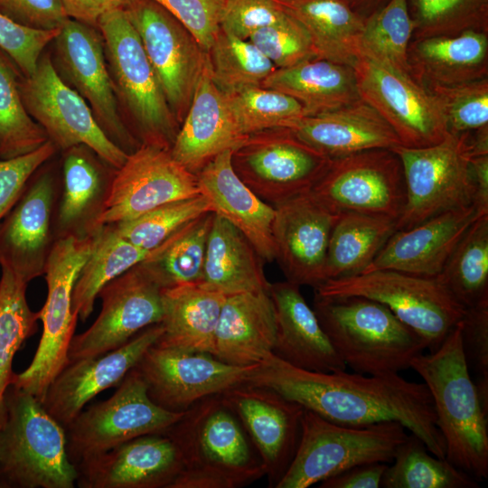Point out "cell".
Instances as JSON below:
<instances>
[{
	"label": "cell",
	"instance_id": "cell-17",
	"mask_svg": "<svg viewBox=\"0 0 488 488\" xmlns=\"http://www.w3.org/2000/svg\"><path fill=\"white\" fill-rule=\"evenodd\" d=\"M352 68L361 99L391 127L402 146L426 147L446 137L435 99L409 73L361 55Z\"/></svg>",
	"mask_w": 488,
	"mask_h": 488
},
{
	"label": "cell",
	"instance_id": "cell-53",
	"mask_svg": "<svg viewBox=\"0 0 488 488\" xmlns=\"http://www.w3.org/2000/svg\"><path fill=\"white\" fill-rule=\"evenodd\" d=\"M58 151L48 140L33 152L0 159V225L21 196L32 175Z\"/></svg>",
	"mask_w": 488,
	"mask_h": 488
},
{
	"label": "cell",
	"instance_id": "cell-39",
	"mask_svg": "<svg viewBox=\"0 0 488 488\" xmlns=\"http://www.w3.org/2000/svg\"><path fill=\"white\" fill-rule=\"evenodd\" d=\"M150 252L119 236L110 224L101 226L72 290L71 307L79 319L85 322L89 317L106 284L142 262Z\"/></svg>",
	"mask_w": 488,
	"mask_h": 488
},
{
	"label": "cell",
	"instance_id": "cell-9",
	"mask_svg": "<svg viewBox=\"0 0 488 488\" xmlns=\"http://www.w3.org/2000/svg\"><path fill=\"white\" fill-rule=\"evenodd\" d=\"M98 231L85 238L55 239L47 258L43 274L47 297L38 311L42 334L30 365L21 373H14L11 383L41 402L52 380L69 363L68 350L79 319L71 307L72 290L93 250Z\"/></svg>",
	"mask_w": 488,
	"mask_h": 488
},
{
	"label": "cell",
	"instance_id": "cell-29",
	"mask_svg": "<svg viewBox=\"0 0 488 488\" xmlns=\"http://www.w3.org/2000/svg\"><path fill=\"white\" fill-rule=\"evenodd\" d=\"M233 150L211 160L196 175L200 192L212 211L241 231L264 261L276 258L272 226L275 207L257 196L239 177L232 165Z\"/></svg>",
	"mask_w": 488,
	"mask_h": 488
},
{
	"label": "cell",
	"instance_id": "cell-36",
	"mask_svg": "<svg viewBox=\"0 0 488 488\" xmlns=\"http://www.w3.org/2000/svg\"><path fill=\"white\" fill-rule=\"evenodd\" d=\"M262 87L291 96L308 115L336 109L361 99L352 66L317 58L276 69Z\"/></svg>",
	"mask_w": 488,
	"mask_h": 488
},
{
	"label": "cell",
	"instance_id": "cell-33",
	"mask_svg": "<svg viewBox=\"0 0 488 488\" xmlns=\"http://www.w3.org/2000/svg\"><path fill=\"white\" fill-rule=\"evenodd\" d=\"M411 77L421 86L454 85L488 77V33L412 39L408 50Z\"/></svg>",
	"mask_w": 488,
	"mask_h": 488
},
{
	"label": "cell",
	"instance_id": "cell-23",
	"mask_svg": "<svg viewBox=\"0 0 488 488\" xmlns=\"http://www.w3.org/2000/svg\"><path fill=\"white\" fill-rule=\"evenodd\" d=\"M274 207L275 260L287 281L317 287L324 282L329 239L339 214L326 208L311 191Z\"/></svg>",
	"mask_w": 488,
	"mask_h": 488
},
{
	"label": "cell",
	"instance_id": "cell-21",
	"mask_svg": "<svg viewBox=\"0 0 488 488\" xmlns=\"http://www.w3.org/2000/svg\"><path fill=\"white\" fill-rule=\"evenodd\" d=\"M221 396L257 449L268 487L276 488L297 450L305 408L270 388L248 382Z\"/></svg>",
	"mask_w": 488,
	"mask_h": 488
},
{
	"label": "cell",
	"instance_id": "cell-19",
	"mask_svg": "<svg viewBox=\"0 0 488 488\" xmlns=\"http://www.w3.org/2000/svg\"><path fill=\"white\" fill-rule=\"evenodd\" d=\"M226 364L210 353L150 346L135 369L149 399L158 407L183 413L197 401L241 384L255 367Z\"/></svg>",
	"mask_w": 488,
	"mask_h": 488
},
{
	"label": "cell",
	"instance_id": "cell-15",
	"mask_svg": "<svg viewBox=\"0 0 488 488\" xmlns=\"http://www.w3.org/2000/svg\"><path fill=\"white\" fill-rule=\"evenodd\" d=\"M275 131L249 136L232 154V165L239 177L257 196L273 206L310 192L332 162L289 128Z\"/></svg>",
	"mask_w": 488,
	"mask_h": 488
},
{
	"label": "cell",
	"instance_id": "cell-37",
	"mask_svg": "<svg viewBox=\"0 0 488 488\" xmlns=\"http://www.w3.org/2000/svg\"><path fill=\"white\" fill-rule=\"evenodd\" d=\"M308 32L315 58L352 66L364 20L345 0H277Z\"/></svg>",
	"mask_w": 488,
	"mask_h": 488
},
{
	"label": "cell",
	"instance_id": "cell-59",
	"mask_svg": "<svg viewBox=\"0 0 488 488\" xmlns=\"http://www.w3.org/2000/svg\"><path fill=\"white\" fill-rule=\"evenodd\" d=\"M70 18L97 28L98 20L108 11L121 8L127 0H61Z\"/></svg>",
	"mask_w": 488,
	"mask_h": 488
},
{
	"label": "cell",
	"instance_id": "cell-56",
	"mask_svg": "<svg viewBox=\"0 0 488 488\" xmlns=\"http://www.w3.org/2000/svg\"><path fill=\"white\" fill-rule=\"evenodd\" d=\"M461 340L466 362L478 378H488V300L465 308Z\"/></svg>",
	"mask_w": 488,
	"mask_h": 488
},
{
	"label": "cell",
	"instance_id": "cell-43",
	"mask_svg": "<svg viewBox=\"0 0 488 488\" xmlns=\"http://www.w3.org/2000/svg\"><path fill=\"white\" fill-rule=\"evenodd\" d=\"M436 277L465 308L488 300V214L473 222Z\"/></svg>",
	"mask_w": 488,
	"mask_h": 488
},
{
	"label": "cell",
	"instance_id": "cell-45",
	"mask_svg": "<svg viewBox=\"0 0 488 488\" xmlns=\"http://www.w3.org/2000/svg\"><path fill=\"white\" fill-rule=\"evenodd\" d=\"M207 53L212 80L224 94L262 86L277 69L250 41L221 29Z\"/></svg>",
	"mask_w": 488,
	"mask_h": 488
},
{
	"label": "cell",
	"instance_id": "cell-34",
	"mask_svg": "<svg viewBox=\"0 0 488 488\" xmlns=\"http://www.w3.org/2000/svg\"><path fill=\"white\" fill-rule=\"evenodd\" d=\"M263 261L241 231L214 213L200 286L225 296L268 291L271 283L265 276Z\"/></svg>",
	"mask_w": 488,
	"mask_h": 488
},
{
	"label": "cell",
	"instance_id": "cell-58",
	"mask_svg": "<svg viewBox=\"0 0 488 488\" xmlns=\"http://www.w3.org/2000/svg\"><path fill=\"white\" fill-rule=\"evenodd\" d=\"M388 465L371 463L355 465L320 483V488H380Z\"/></svg>",
	"mask_w": 488,
	"mask_h": 488
},
{
	"label": "cell",
	"instance_id": "cell-8",
	"mask_svg": "<svg viewBox=\"0 0 488 488\" xmlns=\"http://www.w3.org/2000/svg\"><path fill=\"white\" fill-rule=\"evenodd\" d=\"M363 296L386 305L414 330L429 352L436 350L462 320L465 307L437 277L380 269L325 281L314 296Z\"/></svg>",
	"mask_w": 488,
	"mask_h": 488
},
{
	"label": "cell",
	"instance_id": "cell-32",
	"mask_svg": "<svg viewBox=\"0 0 488 488\" xmlns=\"http://www.w3.org/2000/svg\"><path fill=\"white\" fill-rule=\"evenodd\" d=\"M277 331L276 312L269 290L226 296L211 355L232 366L258 365L272 353Z\"/></svg>",
	"mask_w": 488,
	"mask_h": 488
},
{
	"label": "cell",
	"instance_id": "cell-12",
	"mask_svg": "<svg viewBox=\"0 0 488 488\" xmlns=\"http://www.w3.org/2000/svg\"><path fill=\"white\" fill-rule=\"evenodd\" d=\"M311 192L334 213L357 212L396 221L407 200L402 163L390 148L332 160Z\"/></svg>",
	"mask_w": 488,
	"mask_h": 488
},
{
	"label": "cell",
	"instance_id": "cell-60",
	"mask_svg": "<svg viewBox=\"0 0 488 488\" xmlns=\"http://www.w3.org/2000/svg\"><path fill=\"white\" fill-rule=\"evenodd\" d=\"M471 167L474 184L473 205L480 215L488 214V155L473 156Z\"/></svg>",
	"mask_w": 488,
	"mask_h": 488
},
{
	"label": "cell",
	"instance_id": "cell-11",
	"mask_svg": "<svg viewBox=\"0 0 488 488\" xmlns=\"http://www.w3.org/2000/svg\"><path fill=\"white\" fill-rule=\"evenodd\" d=\"M117 387L109 399L82 409L65 427L67 454L75 466L133 438L164 432L183 413L155 405L135 367Z\"/></svg>",
	"mask_w": 488,
	"mask_h": 488
},
{
	"label": "cell",
	"instance_id": "cell-6",
	"mask_svg": "<svg viewBox=\"0 0 488 488\" xmlns=\"http://www.w3.org/2000/svg\"><path fill=\"white\" fill-rule=\"evenodd\" d=\"M119 111L125 110L133 136L141 145L170 149L179 131L140 38L123 7L98 20ZM122 117V116H121Z\"/></svg>",
	"mask_w": 488,
	"mask_h": 488
},
{
	"label": "cell",
	"instance_id": "cell-44",
	"mask_svg": "<svg viewBox=\"0 0 488 488\" xmlns=\"http://www.w3.org/2000/svg\"><path fill=\"white\" fill-rule=\"evenodd\" d=\"M21 72L0 49V159L34 151L48 141L43 128L27 112L19 90Z\"/></svg>",
	"mask_w": 488,
	"mask_h": 488
},
{
	"label": "cell",
	"instance_id": "cell-3",
	"mask_svg": "<svg viewBox=\"0 0 488 488\" xmlns=\"http://www.w3.org/2000/svg\"><path fill=\"white\" fill-rule=\"evenodd\" d=\"M460 322L436 350L416 356L410 368L432 397L446 459L475 480H483L488 477V413L470 376Z\"/></svg>",
	"mask_w": 488,
	"mask_h": 488
},
{
	"label": "cell",
	"instance_id": "cell-2",
	"mask_svg": "<svg viewBox=\"0 0 488 488\" xmlns=\"http://www.w3.org/2000/svg\"><path fill=\"white\" fill-rule=\"evenodd\" d=\"M164 433L183 461L172 488H239L266 474L257 449L221 394L197 401Z\"/></svg>",
	"mask_w": 488,
	"mask_h": 488
},
{
	"label": "cell",
	"instance_id": "cell-46",
	"mask_svg": "<svg viewBox=\"0 0 488 488\" xmlns=\"http://www.w3.org/2000/svg\"><path fill=\"white\" fill-rule=\"evenodd\" d=\"M414 22L407 0H389L364 20L359 56H366L410 74L408 45Z\"/></svg>",
	"mask_w": 488,
	"mask_h": 488
},
{
	"label": "cell",
	"instance_id": "cell-49",
	"mask_svg": "<svg viewBox=\"0 0 488 488\" xmlns=\"http://www.w3.org/2000/svg\"><path fill=\"white\" fill-rule=\"evenodd\" d=\"M435 99L452 134L488 127V77L454 85L422 86Z\"/></svg>",
	"mask_w": 488,
	"mask_h": 488
},
{
	"label": "cell",
	"instance_id": "cell-35",
	"mask_svg": "<svg viewBox=\"0 0 488 488\" xmlns=\"http://www.w3.org/2000/svg\"><path fill=\"white\" fill-rule=\"evenodd\" d=\"M226 296L200 285L164 288L163 333L155 344L189 352L211 354Z\"/></svg>",
	"mask_w": 488,
	"mask_h": 488
},
{
	"label": "cell",
	"instance_id": "cell-13",
	"mask_svg": "<svg viewBox=\"0 0 488 488\" xmlns=\"http://www.w3.org/2000/svg\"><path fill=\"white\" fill-rule=\"evenodd\" d=\"M136 29L178 123L191 105L207 52L192 33L154 0H127L123 6Z\"/></svg>",
	"mask_w": 488,
	"mask_h": 488
},
{
	"label": "cell",
	"instance_id": "cell-24",
	"mask_svg": "<svg viewBox=\"0 0 488 488\" xmlns=\"http://www.w3.org/2000/svg\"><path fill=\"white\" fill-rule=\"evenodd\" d=\"M163 333L160 323L102 355L69 362L49 385L42 404L64 428L103 390L117 386Z\"/></svg>",
	"mask_w": 488,
	"mask_h": 488
},
{
	"label": "cell",
	"instance_id": "cell-20",
	"mask_svg": "<svg viewBox=\"0 0 488 488\" xmlns=\"http://www.w3.org/2000/svg\"><path fill=\"white\" fill-rule=\"evenodd\" d=\"M199 194L197 175L179 164L170 149L141 145L115 170L99 225L131 220Z\"/></svg>",
	"mask_w": 488,
	"mask_h": 488
},
{
	"label": "cell",
	"instance_id": "cell-55",
	"mask_svg": "<svg viewBox=\"0 0 488 488\" xmlns=\"http://www.w3.org/2000/svg\"><path fill=\"white\" fill-rule=\"evenodd\" d=\"M175 17L208 52L221 30L225 0H154Z\"/></svg>",
	"mask_w": 488,
	"mask_h": 488
},
{
	"label": "cell",
	"instance_id": "cell-14",
	"mask_svg": "<svg viewBox=\"0 0 488 488\" xmlns=\"http://www.w3.org/2000/svg\"><path fill=\"white\" fill-rule=\"evenodd\" d=\"M19 90L27 112L58 150L83 145L115 169L124 164L128 154L105 135L86 101L59 77L50 53L42 54L31 76H20Z\"/></svg>",
	"mask_w": 488,
	"mask_h": 488
},
{
	"label": "cell",
	"instance_id": "cell-18",
	"mask_svg": "<svg viewBox=\"0 0 488 488\" xmlns=\"http://www.w3.org/2000/svg\"><path fill=\"white\" fill-rule=\"evenodd\" d=\"M163 289L141 262L106 284L98 295L99 314L86 331L72 337L69 362L113 351L160 323Z\"/></svg>",
	"mask_w": 488,
	"mask_h": 488
},
{
	"label": "cell",
	"instance_id": "cell-16",
	"mask_svg": "<svg viewBox=\"0 0 488 488\" xmlns=\"http://www.w3.org/2000/svg\"><path fill=\"white\" fill-rule=\"evenodd\" d=\"M52 43L57 74L86 101L105 135L127 154L139 147L121 117L98 28L69 18Z\"/></svg>",
	"mask_w": 488,
	"mask_h": 488
},
{
	"label": "cell",
	"instance_id": "cell-1",
	"mask_svg": "<svg viewBox=\"0 0 488 488\" xmlns=\"http://www.w3.org/2000/svg\"><path fill=\"white\" fill-rule=\"evenodd\" d=\"M245 382L270 388L337 424L365 426L398 421L418 436L432 455L446 458L445 441L424 382L407 380L399 373L365 376L345 370L307 371L273 353L250 371Z\"/></svg>",
	"mask_w": 488,
	"mask_h": 488
},
{
	"label": "cell",
	"instance_id": "cell-4",
	"mask_svg": "<svg viewBox=\"0 0 488 488\" xmlns=\"http://www.w3.org/2000/svg\"><path fill=\"white\" fill-rule=\"evenodd\" d=\"M314 311L338 356L357 373H399L427 350L414 330L372 299L314 296Z\"/></svg>",
	"mask_w": 488,
	"mask_h": 488
},
{
	"label": "cell",
	"instance_id": "cell-10",
	"mask_svg": "<svg viewBox=\"0 0 488 488\" xmlns=\"http://www.w3.org/2000/svg\"><path fill=\"white\" fill-rule=\"evenodd\" d=\"M400 158L407 188L397 230L409 229L446 211L473 205L470 133H447L439 143L420 148H391Z\"/></svg>",
	"mask_w": 488,
	"mask_h": 488
},
{
	"label": "cell",
	"instance_id": "cell-27",
	"mask_svg": "<svg viewBox=\"0 0 488 488\" xmlns=\"http://www.w3.org/2000/svg\"><path fill=\"white\" fill-rule=\"evenodd\" d=\"M479 216L471 205L444 211L409 229L397 230L362 273L392 269L436 277Z\"/></svg>",
	"mask_w": 488,
	"mask_h": 488
},
{
	"label": "cell",
	"instance_id": "cell-5",
	"mask_svg": "<svg viewBox=\"0 0 488 488\" xmlns=\"http://www.w3.org/2000/svg\"><path fill=\"white\" fill-rule=\"evenodd\" d=\"M0 428V488H73L65 428L31 393L10 385Z\"/></svg>",
	"mask_w": 488,
	"mask_h": 488
},
{
	"label": "cell",
	"instance_id": "cell-54",
	"mask_svg": "<svg viewBox=\"0 0 488 488\" xmlns=\"http://www.w3.org/2000/svg\"><path fill=\"white\" fill-rule=\"evenodd\" d=\"M287 15L277 0H225L221 29L243 40Z\"/></svg>",
	"mask_w": 488,
	"mask_h": 488
},
{
	"label": "cell",
	"instance_id": "cell-51",
	"mask_svg": "<svg viewBox=\"0 0 488 488\" xmlns=\"http://www.w3.org/2000/svg\"><path fill=\"white\" fill-rule=\"evenodd\" d=\"M249 41L277 69L288 68L315 58L308 32L288 13L282 20L256 31Z\"/></svg>",
	"mask_w": 488,
	"mask_h": 488
},
{
	"label": "cell",
	"instance_id": "cell-30",
	"mask_svg": "<svg viewBox=\"0 0 488 488\" xmlns=\"http://www.w3.org/2000/svg\"><path fill=\"white\" fill-rule=\"evenodd\" d=\"M269 295L277 318V339L272 353L303 370L331 372L346 369L314 311L289 282L271 283Z\"/></svg>",
	"mask_w": 488,
	"mask_h": 488
},
{
	"label": "cell",
	"instance_id": "cell-22",
	"mask_svg": "<svg viewBox=\"0 0 488 488\" xmlns=\"http://www.w3.org/2000/svg\"><path fill=\"white\" fill-rule=\"evenodd\" d=\"M42 166L0 225V266L26 283L44 274L54 242L53 220L61 187L52 169Z\"/></svg>",
	"mask_w": 488,
	"mask_h": 488
},
{
	"label": "cell",
	"instance_id": "cell-26",
	"mask_svg": "<svg viewBox=\"0 0 488 488\" xmlns=\"http://www.w3.org/2000/svg\"><path fill=\"white\" fill-rule=\"evenodd\" d=\"M182 123L170 153L194 174L219 154L239 149L249 137L240 131L225 94L212 80L208 55Z\"/></svg>",
	"mask_w": 488,
	"mask_h": 488
},
{
	"label": "cell",
	"instance_id": "cell-31",
	"mask_svg": "<svg viewBox=\"0 0 488 488\" xmlns=\"http://www.w3.org/2000/svg\"><path fill=\"white\" fill-rule=\"evenodd\" d=\"M289 129L332 160L365 150L401 145L391 127L361 99L336 109L305 116Z\"/></svg>",
	"mask_w": 488,
	"mask_h": 488
},
{
	"label": "cell",
	"instance_id": "cell-41",
	"mask_svg": "<svg viewBox=\"0 0 488 488\" xmlns=\"http://www.w3.org/2000/svg\"><path fill=\"white\" fill-rule=\"evenodd\" d=\"M0 428L6 418L5 392L14 372L13 361L23 343L37 331L38 312L26 299L27 284L13 270L0 266Z\"/></svg>",
	"mask_w": 488,
	"mask_h": 488
},
{
	"label": "cell",
	"instance_id": "cell-7",
	"mask_svg": "<svg viewBox=\"0 0 488 488\" xmlns=\"http://www.w3.org/2000/svg\"><path fill=\"white\" fill-rule=\"evenodd\" d=\"M407 436L398 421L342 425L305 408L297 450L276 488H307L355 465L390 463Z\"/></svg>",
	"mask_w": 488,
	"mask_h": 488
},
{
	"label": "cell",
	"instance_id": "cell-40",
	"mask_svg": "<svg viewBox=\"0 0 488 488\" xmlns=\"http://www.w3.org/2000/svg\"><path fill=\"white\" fill-rule=\"evenodd\" d=\"M213 217L207 212L190 221L141 262L163 288L202 282Z\"/></svg>",
	"mask_w": 488,
	"mask_h": 488
},
{
	"label": "cell",
	"instance_id": "cell-38",
	"mask_svg": "<svg viewBox=\"0 0 488 488\" xmlns=\"http://www.w3.org/2000/svg\"><path fill=\"white\" fill-rule=\"evenodd\" d=\"M396 230L389 218L340 213L329 239L324 282L362 273Z\"/></svg>",
	"mask_w": 488,
	"mask_h": 488
},
{
	"label": "cell",
	"instance_id": "cell-57",
	"mask_svg": "<svg viewBox=\"0 0 488 488\" xmlns=\"http://www.w3.org/2000/svg\"><path fill=\"white\" fill-rule=\"evenodd\" d=\"M0 13L37 30L61 29L70 18L61 0H0Z\"/></svg>",
	"mask_w": 488,
	"mask_h": 488
},
{
	"label": "cell",
	"instance_id": "cell-25",
	"mask_svg": "<svg viewBox=\"0 0 488 488\" xmlns=\"http://www.w3.org/2000/svg\"><path fill=\"white\" fill-rule=\"evenodd\" d=\"M76 468L80 488H172L183 461L176 445L162 432L133 438Z\"/></svg>",
	"mask_w": 488,
	"mask_h": 488
},
{
	"label": "cell",
	"instance_id": "cell-28",
	"mask_svg": "<svg viewBox=\"0 0 488 488\" xmlns=\"http://www.w3.org/2000/svg\"><path fill=\"white\" fill-rule=\"evenodd\" d=\"M63 152L61 188L54 220V240L65 237L85 238L99 229L115 168L86 145Z\"/></svg>",
	"mask_w": 488,
	"mask_h": 488
},
{
	"label": "cell",
	"instance_id": "cell-52",
	"mask_svg": "<svg viewBox=\"0 0 488 488\" xmlns=\"http://www.w3.org/2000/svg\"><path fill=\"white\" fill-rule=\"evenodd\" d=\"M57 30H37L21 25L0 13V49L14 61L21 74L31 76Z\"/></svg>",
	"mask_w": 488,
	"mask_h": 488
},
{
	"label": "cell",
	"instance_id": "cell-47",
	"mask_svg": "<svg viewBox=\"0 0 488 488\" xmlns=\"http://www.w3.org/2000/svg\"><path fill=\"white\" fill-rule=\"evenodd\" d=\"M225 96L240 131L246 136L275 128H291L308 116L303 105L291 96L262 86Z\"/></svg>",
	"mask_w": 488,
	"mask_h": 488
},
{
	"label": "cell",
	"instance_id": "cell-42",
	"mask_svg": "<svg viewBox=\"0 0 488 488\" xmlns=\"http://www.w3.org/2000/svg\"><path fill=\"white\" fill-rule=\"evenodd\" d=\"M384 472L383 488H477V481L446 458L432 455L424 442L410 433L399 446Z\"/></svg>",
	"mask_w": 488,
	"mask_h": 488
},
{
	"label": "cell",
	"instance_id": "cell-48",
	"mask_svg": "<svg viewBox=\"0 0 488 488\" xmlns=\"http://www.w3.org/2000/svg\"><path fill=\"white\" fill-rule=\"evenodd\" d=\"M207 212H213L212 206L201 193L164 203L134 219L110 225L133 245L151 251L184 225Z\"/></svg>",
	"mask_w": 488,
	"mask_h": 488
},
{
	"label": "cell",
	"instance_id": "cell-50",
	"mask_svg": "<svg viewBox=\"0 0 488 488\" xmlns=\"http://www.w3.org/2000/svg\"><path fill=\"white\" fill-rule=\"evenodd\" d=\"M484 0H417L413 38L488 33Z\"/></svg>",
	"mask_w": 488,
	"mask_h": 488
}]
</instances>
